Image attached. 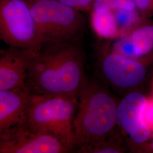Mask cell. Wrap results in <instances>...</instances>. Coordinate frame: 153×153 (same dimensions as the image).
Masks as SVG:
<instances>
[{"label": "cell", "instance_id": "8992f818", "mask_svg": "<svg viewBox=\"0 0 153 153\" xmlns=\"http://www.w3.org/2000/svg\"><path fill=\"white\" fill-rule=\"evenodd\" d=\"M69 149L57 138L35 131L26 122L0 136V153H65Z\"/></svg>", "mask_w": 153, "mask_h": 153}, {"label": "cell", "instance_id": "5b68a950", "mask_svg": "<svg viewBox=\"0 0 153 153\" xmlns=\"http://www.w3.org/2000/svg\"><path fill=\"white\" fill-rule=\"evenodd\" d=\"M0 40L28 51L42 47L43 41L27 0H0Z\"/></svg>", "mask_w": 153, "mask_h": 153}, {"label": "cell", "instance_id": "52a82bcc", "mask_svg": "<svg viewBox=\"0 0 153 153\" xmlns=\"http://www.w3.org/2000/svg\"><path fill=\"white\" fill-rule=\"evenodd\" d=\"M147 99L141 93L131 92L117 103V123L127 143L132 146L148 142L152 131L145 124L143 112Z\"/></svg>", "mask_w": 153, "mask_h": 153}, {"label": "cell", "instance_id": "4fadbf2b", "mask_svg": "<svg viewBox=\"0 0 153 153\" xmlns=\"http://www.w3.org/2000/svg\"><path fill=\"white\" fill-rule=\"evenodd\" d=\"M123 138L115 131L108 137L93 145L79 150V153H123L126 151Z\"/></svg>", "mask_w": 153, "mask_h": 153}, {"label": "cell", "instance_id": "30bf717a", "mask_svg": "<svg viewBox=\"0 0 153 153\" xmlns=\"http://www.w3.org/2000/svg\"><path fill=\"white\" fill-rule=\"evenodd\" d=\"M31 95L26 87L0 91V136L26 121Z\"/></svg>", "mask_w": 153, "mask_h": 153}, {"label": "cell", "instance_id": "277c9868", "mask_svg": "<svg viewBox=\"0 0 153 153\" xmlns=\"http://www.w3.org/2000/svg\"><path fill=\"white\" fill-rule=\"evenodd\" d=\"M43 43L76 42L85 27L79 10L57 0H27Z\"/></svg>", "mask_w": 153, "mask_h": 153}, {"label": "cell", "instance_id": "e0dca14e", "mask_svg": "<svg viewBox=\"0 0 153 153\" xmlns=\"http://www.w3.org/2000/svg\"><path fill=\"white\" fill-rule=\"evenodd\" d=\"M143 118L148 128L153 132V98L147 99L143 109Z\"/></svg>", "mask_w": 153, "mask_h": 153}, {"label": "cell", "instance_id": "9c48e42d", "mask_svg": "<svg viewBox=\"0 0 153 153\" xmlns=\"http://www.w3.org/2000/svg\"><path fill=\"white\" fill-rule=\"evenodd\" d=\"M34 52L9 46L0 49V91L26 87L28 66Z\"/></svg>", "mask_w": 153, "mask_h": 153}, {"label": "cell", "instance_id": "ac0fdd59", "mask_svg": "<svg viewBox=\"0 0 153 153\" xmlns=\"http://www.w3.org/2000/svg\"><path fill=\"white\" fill-rule=\"evenodd\" d=\"M117 0H94L93 10L114 11L116 9Z\"/></svg>", "mask_w": 153, "mask_h": 153}, {"label": "cell", "instance_id": "7a4b0ae2", "mask_svg": "<svg viewBox=\"0 0 153 153\" xmlns=\"http://www.w3.org/2000/svg\"><path fill=\"white\" fill-rule=\"evenodd\" d=\"M117 103L104 88L88 81L78 97L73 120L75 149L99 142L115 131Z\"/></svg>", "mask_w": 153, "mask_h": 153}, {"label": "cell", "instance_id": "8fae6325", "mask_svg": "<svg viewBox=\"0 0 153 153\" xmlns=\"http://www.w3.org/2000/svg\"><path fill=\"white\" fill-rule=\"evenodd\" d=\"M91 24L94 31L100 38L112 39L120 36V30L112 10H93Z\"/></svg>", "mask_w": 153, "mask_h": 153}, {"label": "cell", "instance_id": "2e32d148", "mask_svg": "<svg viewBox=\"0 0 153 153\" xmlns=\"http://www.w3.org/2000/svg\"><path fill=\"white\" fill-rule=\"evenodd\" d=\"M78 10H88L93 7L94 0H57Z\"/></svg>", "mask_w": 153, "mask_h": 153}, {"label": "cell", "instance_id": "d6986e66", "mask_svg": "<svg viewBox=\"0 0 153 153\" xmlns=\"http://www.w3.org/2000/svg\"><path fill=\"white\" fill-rule=\"evenodd\" d=\"M136 7L143 11L152 10V0H133Z\"/></svg>", "mask_w": 153, "mask_h": 153}, {"label": "cell", "instance_id": "9a60e30c", "mask_svg": "<svg viewBox=\"0 0 153 153\" xmlns=\"http://www.w3.org/2000/svg\"><path fill=\"white\" fill-rule=\"evenodd\" d=\"M112 51L126 57L138 59L131 40L127 35L119 37V39L114 44Z\"/></svg>", "mask_w": 153, "mask_h": 153}, {"label": "cell", "instance_id": "44dd1931", "mask_svg": "<svg viewBox=\"0 0 153 153\" xmlns=\"http://www.w3.org/2000/svg\"><path fill=\"white\" fill-rule=\"evenodd\" d=\"M152 10H153V0H152Z\"/></svg>", "mask_w": 153, "mask_h": 153}, {"label": "cell", "instance_id": "6da1fadb", "mask_svg": "<svg viewBox=\"0 0 153 153\" xmlns=\"http://www.w3.org/2000/svg\"><path fill=\"white\" fill-rule=\"evenodd\" d=\"M87 82L84 56L76 42H49L33 53L26 87L33 94L78 98Z\"/></svg>", "mask_w": 153, "mask_h": 153}, {"label": "cell", "instance_id": "ffe728a7", "mask_svg": "<svg viewBox=\"0 0 153 153\" xmlns=\"http://www.w3.org/2000/svg\"><path fill=\"white\" fill-rule=\"evenodd\" d=\"M150 138H151V142H150L149 143L148 148L150 150L153 151V134L151 136Z\"/></svg>", "mask_w": 153, "mask_h": 153}, {"label": "cell", "instance_id": "ba28073f", "mask_svg": "<svg viewBox=\"0 0 153 153\" xmlns=\"http://www.w3.org/2000/svg\"><path fill=\"white\" fill-rule=\"evenodd\" d=\"M100 70L106 81L120 91L137 87L146 75V67L138 59L126 57L112 51L102 57Z\"/></svg>", "mask_w": 153, "mask_h": 153}, {"label": "cell", "instance_id": "7c38bea8", "mask_svg": "<svg viewBox=\"0 0 153 153\" xmlns=\"http://www.w3.org/2000/svg\"><path fill=\"white\" fill-rule=\"evenodd\" d=\"M127 35L131 39L138 59L153 49V24L139 23Z\"/></svg>", "mask_w": 153, "mask_h": 153}, {"label": "cell", "instance_id": "5bb4252c", "mask_svg": "<svg viewBox=\"0 0 153 153\" xmlns=\"http://www.w3.org/2000/svg\"><path fill=\"white\" fill-rule=\"evenodd\" d=\"M113 11L120 30V36L126 34L141 22L136 10L116 9Z\"/></svg>", "mask_w": 153, "mask_h": 153}, {"label": "cell", "instance_id": "3957f363", "mask_svg": "<svg viewBox=\"0 0 153 153\" xmlns=\"http://www.w3.org/2000/svg\"><path fill=\"white\" fill-rule=\"evenodd\" d=\"M77 105L78 98L74 96L31 94L25 122L33 130L54 136L73 151V120Z\"/></svg>", "mask_w": 153, "mask_h": 153}]
</instances>
